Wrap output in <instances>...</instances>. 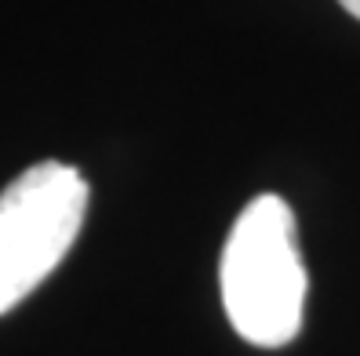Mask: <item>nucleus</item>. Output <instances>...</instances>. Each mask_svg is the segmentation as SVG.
Listing matches in <instances>:
<instances>
[{
    "mask_svg": "<svg viewBox=\"0 0 360 356\" xmlns=\"http://www.w3.org/2000/svg\"><path fill=\"white\" fill-rule=\"evenodd\" d=\"M88 182L73 164H33L0 193V312L44 284L88 215Z\"/></svg>",
    "mask_w": 360,
    "mask_h": 356,
    "instance_id": "2",
    "label": "nucleus"
},
{
    "mask_svg": "<svg viewBox=\"0 0 360 356\" xmlns=\"http://www.w3.org/2000/svg\"><path fill=\"white\" fill-rule=\"evenodd\" d=\"M338 4H342V8H346L353 18H360V0H338Z\"/></svg>",
    "mask_w": 360,
    "mask_h": 356,
    "instance_id": "3",
    "label": "nucleus"
},
{
    "mask_svg": "<svg viewBox=\"0 0 360 356\" xmlns=\"http://www.w3.org/2000/svg\"><path fill=\"white\" fill-rule=\"evenodd\" d=\"M222 305L240 338L262 349L288 345L302 327L306 265L295 211L284 197L262 193L233 222L222 247Z\"/></svg>",
    "mask_w": 360,
    "mask_h": 356,
    "instance_id": "1",
    "label": "nucleus"
}]
</instances>
